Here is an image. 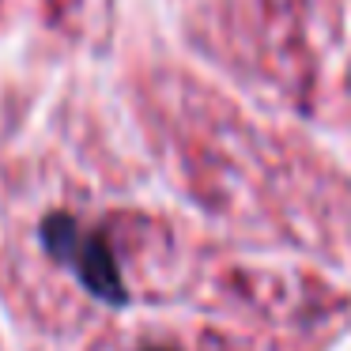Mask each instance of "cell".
Returning a JSON list of instances; mask_svg holds the SVG:
<instances>
[{
    "instance_id": "cell-1",
    "label": "cell",
    "mask_w": 351,
    "mask_h": 351,
    "mask_svg": "<svg viewBox=\"0 0 351 351\" xmlns=\"http://www.w3.org/2000/svg\"><path fill=\"white\" fill-rule=\"evenodd\" d=\"M42 242L53 257L69 261L76 268V276L84 280V287L91 291L95 298L110 306H125L129 302V291H125V280H121V268H117L114 253H110L106 238L102 234H87L80 230V223L72 215H46L42 223Z\"/></svg>"
},
{
    "instance_id": "cell-2",
    "label": "cell",
    "mask_w": 351,
    "mask_h": 351,
    "mask_svg": "<svg viewBox=\"0 0 351 351\" xmlns=\"http://www.w3.org/2000/svg\"><path fill=\"white\" fill-rule=\"evenodd\" d=\"M152 351H167V348H152Z\"/></svg>"
}]
</instances>
